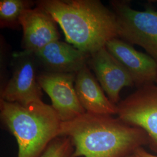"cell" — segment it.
<instances>
[{
    "mask_svg": "<svg viewBox=\"0 0 157 157\" xmlns=\"http://www.w3.org/2000/svg\"><path fill=\"white\" fill-rule=\"evenodd\" d=\"M35 55L52 72L76 74L87 65L90 54L58 40L46 45Z\"/></svg>",
    "mask_w": 157,
    "mask_h": 157,
    "instance_id": "obj_11",
    "label": "cell"
},
{
    "mask_svg": "<svg viewBox=\"0 0 157 157\" xmlns=\"http://www.w3.org/2000/svg\"><path fill=\"white\" fill-rule=\"evenodd\" d=\"M105 47L128 71L137 88L157 83L155 59L118 37L109 40Z\"/></svg>",
    "mask_w": 157,
    "mask_h": 157,
    "instance_id": "obj_9",
    "label": "cell"
},
{
    "mask_svg": "<svg viewBox=\"0 0 157 157\" xmlns=\"http://www.w3.org/2000/svg\"><path fill=\"white\" fill-rule=\"evenodd\" d=\"M134 154L137 157H157V155L147 151L143 147L137 148L134 152Z\"/></svg>",
    "mask_w": 157,
    "mask_h": 157,
    "instance_id": "obj_15",
    "label": "cell"
},
{
    "mask_svg": "<svg viewBox=\"0 0 157 157\" xmlns=\"http://www.w3.org/2000/svg\"><path fill=\"white\" fill-rule=\"evenodd\" d=\"M37 6L49 13L70 44L91 54L118 38L117 17L97 0H41Z\"/></svg>",
    "mask_w": 157,
    "mask_h": 157,
    "instance_id": "obj_2",
    "label": "cell"
},
{
    "mask_svg": "<svg viewBox=\"0 0 157 157\" xmlns=\"http://www.w3.org/2000/svg\"><path fill=\"white\" fill-rule=\"evenodd\" d=\"M19 22L23 33V51L19 54L20 56L35 54L60 37L56 21L49 13L37 6L23 12Z\"/></svg>",
    "mask_w": 157,
    "mask_h": 157,
    "instance_id": "obj_8",
    "label": "cell"
},
{
    "mask_svg": "<svg viewBox=\"0 0 157 157\" xmlns=\"http://www.w3.org/2000/svg\"><path fill=\"white\" fill-rule=\"evenodd\" d=\"M118 25V38L144 48L157 60V11L151 6L144 11L133 9L129 1L110 2Z\"/></svg>",
    "mask_w": 157,
    "mask_h": 157,
    "instance_id": "obj_4",
    "label": "cell"
},
{
    "mask_svg": "<svg viewBox=\"0 0 157 157\" xmlns=\"http://www.w3.org/2000/svg\"><path fill=\"white\" fill-rule=\"evenodd\" d=\"M0 117L17 140V157H40L59 136L62 121L52 107L43 101L23 105L1 100Z\"/></svg>",
    "mask_w": 157,
    "mask_h": 157,
    "instance_id": "obj_3",
    "label": "cell"
},
{
    "mask_svg": "<svg viewBox=\"0 0 157 157\" xmlns=\"http://www.w3.org/2000/svg\"><path fill=\"white\" fill-rule=\"evenodd\" d=\"M153 2H157V1H153Z\"/></svg>",
    "mask_w": 157,
    "mask_h": 157,
    "instance_id": "obj_17",
    "label": "cell"
},
{
    "mask_svg": "<svg viewBox=\"0 0 157 157\" xmlns=\"http://www.w3.org/2000/svg\"><path fill=\"white\" fill-rule=\"evenodd\" d=\"M87 65L95 73L108 98L116 105L121 101V90L135 86L128 71L105 47L90 54Z\"/></svg>",
    "mask_w": 157,
    "mask_h": 157,
    "instance_id": "obj_7",
    "label": "cell"
},
{
    "mask_svg": "<svg viewBox=\"0 0 157 157\" xmlns=\"http://www.w3.org/2000/svg\"><path fill=\"white\" fill-rule=\"evenodd\" d=\"M40 86L33 62L26 60L17 67L1 93V100L28 105L42 101Z\"/></svg>",
    "mask_w": 157,
    "mask_h": 157,
    "instance_id": "obj_10",
    "label": "cell"
},
{
    "mask_svg": "<svg viewBox=\"0 0 157 157\" xmlns=\"http://www.w3.org/2000/svg\"><path fill=\"white\" fill-rule=\"evenodd\" d=\"M75 87L79 101L86 112L113 116L117 115V105L105 95L88 65L76 73Z\"/></svg>",
    "mask_w": 157,
    "mask_h": 157,
    "instance_id": "obj_12",
    "label": "cell"
},
{
    "mask_svg": "<svg viewBox=\"0 0 157 157\" xmlns=\"http://www.w3.org/2000/svg\"><path fill=\"white\" fill-rule=\"evenodd\" d=\"M137 157L136 155H135V154H133V155H130V156H129V157Z\"/></svg>",
    "mask_w": 157,
    "mask_h": 157,
    "instance_id": "obj_16",
    "label": "cell"
},
{
    "mask_svg": "<svg viewBox=\"0 0 157 157\" xmlns=\"http://www.w3.org/2000/svg\"></svg>",
    "mask_w": 157,
    "mask_h": 157,
    "instance_id": "obj_18",
    "label": "cell"
},
{
    "mask_svg": "<svg viewBox=\"0 0 157 157\" xmlns=\"http://www.w3.org/2000/svg\"><path fill=\"white\" fill-rule=\"evenodd\" d=\"M59 136L70 138L74 157H128L149 144L143 129L113 115L88 112L62 122Z\"/></svg>",
    "mask_w": 157,
    "mask_h": 157,
    "instance_id": "obj_1",
    "label": "cell"
},
{
    "mask_svg": "<svg viewBox=\"0 0 157 157\" xmlns=\"http://www.w3.org/2000/svg\"><path fill=\"white\" fill-rule=\"evenodd\" d=\"M117 105L118 118L143 129L149 137V148L157 153V83L137 88Z\"/></svg>",
    "mask_w": 157,
    "mask_h": 157,
    "instance_id": "obj_5",
    "label": "cell"
},
{
    "mask_svg": "<svg viewBox=\"0 0 157 157\" xmlns=\"http://www.w3.org/2000/svg\"><path fill=\"white\" fill-rule=\"evenodd\" d=\"M33 2L24 0H1L0 25L1 28L13 27L20 25L23 12L32 8Z\"/></svg>",
    "mask_w": 157,
    "mask_h": 157,
    "instance_id": "obj_13",
    "label": "cell"
},
{
    "mask_svg": "<svg viewBox=\"0 0 157 157\" xmlns=\"http://www.w3.org/2000/svg\"><path fill=\"white\" fill-rule=\"evenodd\" d=\"M75 148L70 138L59 136L52 141L40 157H74Z\"/></svg>",
    "mask_w": 157,
    "mask_h": 157,
    "instance_id": "obj_14",
    "label": "cell"
},
{
    "mask_svg": "<svg viewBox=\"0 0 157 157\" xmlns=\"http://www.w3.org/2000/svg\"><path fill=\"white\" fill-rule=\"evenodd\" d=\"M76 75L49 72L37 76L42 90L50 97L51 106L62 122L72 121L86 112L75 90Z\"/></svg>",
    "mask_w": 157,
    "mask_h": 157,
    "instance_id": "obj_6",
    "label": "cell"
}]
</instances>
